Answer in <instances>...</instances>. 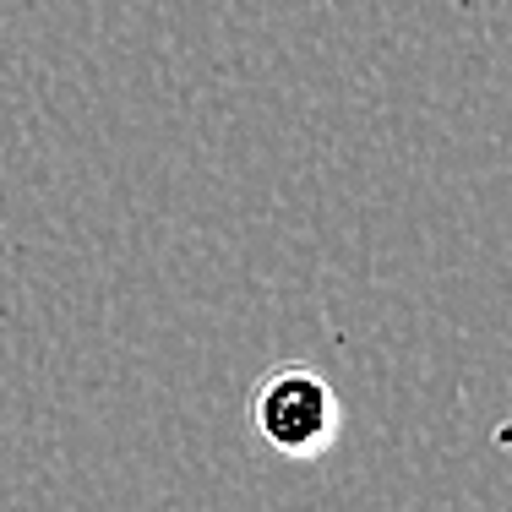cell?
<instances>
[{
  "mask_svg": "<svg viewBox=\"0 0 512 512\" xmlns=\"http://www.w3.org/2000/svg\"><path fill=\"white\" fill-rule=\"evenodd\" d=\"M246 414H251V431L278 458H295V463L322 458L338 442V431H344V404H338L333 382L316 365H300V360L273 365L251 387Z\"/></svg>",
  "mask_w": 512,
  "mask_h": 512,
  "instance_id": "obj_1",
  "label": "cell"
}]
</instances>
